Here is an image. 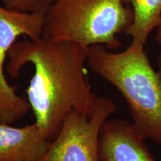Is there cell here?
<instances>
[{
	"label": "cell",
	"instance_id": "1",
	"mask_svg": "<svg viewBox=\"0 0 161 161\" xmlns=\"http://www.w3.org/2000/svg\"><path fill=\"white\" fill-rule=\"evenodd\" d=\"M8 58L6 71L14 79L25 64L35 68L25 91L27 100L35 122L49 140L55 138L72 111L92 115L98 96L86 77L87 49L71 42L29 38L16 42Z\"/></svg>",
	"mask_w": 161,
	"mask_h": 161
},
{
	"label": "cell",
	"instance_id": "2",
	"mask_svg": "<svg viewBox=\"0 0 161 161\" xmlns=\"http://www.w3.org/2000/svg\"><path fill=\"white\" fill-rule=\"evenodd\" d=\"M86 63L122 94L138 134L161 145V79L144 48L130 45L114 53L102 45L91 46Z\"/></svg>",
	"mask_w": 161,
	"mask_h": 161
},
{
	"label": "cell",
	"instance_id": "3",
	"mask_svg": "<svg viewBox=\"0 0 161 161\" xmlns=\"http://www.w3.org/2000/svg\"><path fill=\"white\" fill-rule=\"evenodd\" d=\"M133 19L132 8L124 0H56L46 12L42 37L116 50L122 46L118 35L126 33Z\"/></svg>",
	"mask_w": 161,
	"mask_h": 161
},
{
	"label": "cell",
	"instance_id": "4",
	"mask_svg": "<svg viewBox=\"0 0 161 161\" xmlns=\"http://www.w3.org/2000/svg\"><path fill=\"white\" fill-rule=\"evenodd\" d=\"M116 110L111 98L98 96L90 116L69 113L40 161H102L98 152L100 132Z\"/></svg>",
	"mask_w": 161,
	"mask_h": 161
},
{
	"label": "cell",
	"instance_id": "5",
	"mask_svg": "<svg viewBox=\"0 0 161 161\" xmlns=\"http://www.w3.org/2000/svg\"><path fill=\"white\" fill-rule=\"evenodd\" d=\"M46 13H28L0 5V123L12 124L31 110L29 101L17 94V86H11L4 73L8 54L22 35L29 39L41 37Z\"/></svg>",
	"mask_w": 161,
	"mask_h": 161
},
{
	"label": "cell",
	"instance_id": "6",
	"mask_svg": "<svg viewBox=\"0 0 161 161\" xmlns=\"http://www.w3.org/2000/svg\"><path fill=\"white\" fill-rule=\"evenodd\" d=\"M145 140L131 122L122 119H108L100 132L98 152L101 160L156 161Z\"/></svg>",
	"mask_w": 161,
	"mask_h": 161
},
{
	"label": "cell",
	"instance_id": "7",
	"mask_svg": "<svg viewBox=\"0 0 161 161\" xmlns=\"http://www.w3.org/2000/svg\"><path fill=\"white\" fill-rule=\"evenodd\" d=\"M50 144L36 122L22 128L0 123V161H40Z\"/></svg>",
	"mask_w": 161,
	"mask_h": 161
},
{
	"label": "cell",
	"instance_id": "8",
	"mask_svg": "<svg viewBox=\"0 0 161 161\" xmlns=\"http://www.w3.org/2000/svg\"><path fill=\"white\" fill-rule=\"evenodd\" d=\"M134 11V19L126 34L131 37L130 45L144 48L151 33L161 21V0H124Z\"/></svg>",
	"mask_w": 161,
	"mask_h": 161
},
{
	"label": "cell",
	"instance_id": "9",
	"mask_svg": "<svg viewBox=\"0 0 161 161\" xmlns=\"http://www.w3.org/2000/svg\"><path fill=\"white\" fill-rule=\"evenodd\" d=\"M56 0H2L7 8L28 13H46Z\"/></svg>",
	"mask_w": 161,
	"mask_h": 161
},
{
	"label": "cell",
	"instance_id": "10",
	"mask_svg": "<svg viewBox=\"0 0 161 161\" xmlns=\"http://www.w3.org/2000/svg\"><path fill=\"white\" fill-rule=\"evenodd\" d=\"M156 35H155V40L159 45H161V21L159 24L158 27L156 29Z\"/></svg>",
	"mask_w": 161,
	"mask_h": 161
},
{
	"label": "cell",
	"instance_id": "11",
	"mask_svg": "<svg viewBox=\"0 0 161 161\" xmlns=\"http://www.w3.org/2000/svg\"><path fill=\"white\" fill-rule=\"evenodd\" d=\"M158 72L161 79V51L158 57Z\"/></svg>",
	"mask_w": 161,
	"mask_h": 161
}]
</instances>
